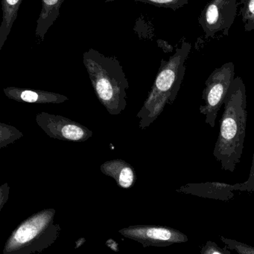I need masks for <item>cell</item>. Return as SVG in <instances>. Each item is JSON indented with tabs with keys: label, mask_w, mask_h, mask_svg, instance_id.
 I'll use <instances>...</instances> for the list:
<instances>
[{
	"label": "cell",
	"mask_w": 254,
	"mask_h": 254,
	"mask_svg": "<svg viewBox=\"0 0 254 254\" xmlns=\"http://www.w3.org/2000/svg\"><path fill=\"white\" fill-rule=\"evenodd\" d=\"M225 110L213 155L222 169L231 173L240 163L247 129L246 88L243 78L236 77L225 99Z\"/></svg>",
	"instance_id": "obj_1"
},
{
	"label": "cell",
	"mask_w": 254,
	"mask_h": 254,
	"mask_svg": "<svg viewBox=\"0 0 254 254\" xmlns=\"http://www.w3.org/2000/svg\"><path fill=\"white\" fill-rule=\"evenodd\" d=\"M83 58L97 98L112 116L120 114L126 107L128 89L120 63L92 49L84 53Z\"/></svg>",
	"instance_id": "obj_2"
},
{
	"label": "cell",
	"mask_w": 254,
	"mask_h": 254,
	"mask_svg": "<svg viewBox=\"0 0 254 254\" xmlns=\"http://www.w3.org/2000/svg\"><path fill=\"white\" fill-rule=\"evenodd\" d=\"M191 49L190 43L183 42L168 61L163 60L152 90L137 115L142 128L153 123L164 111L167 104H173L175 101L184 77L185 63Z\"/></svg>",
	"instance_id": "obj_3"
},
{
	"label": "cell",
	"mask_w": 254,
	"mask_h": 254,
	"mask_svg": "<svg viewBox=\"0 0 254 254\" xmlns=\"http://www.w3.org/2000/svg\"><path fill=\"white\" fill-rule=\"evenodd\" d=\"M235 79V65L228 62L216 68L205 82L202 99L204 105L200 107V113L205 116V122L212 128L216 126L218 113L225 104L227 95Z\"/></svg>",
	"instance_id": "obj_4"
},
{
	"label": "cell",
	"mask_w": 254,
	"mask_h": 254,
	"mask_svg": "<svg viewBox=\"0 0 254 254\" xmlns=\"http://www.w3.org/2000/svg\"><path fill=\"white\" fill-rule=\"evenodd\" d=\"M237 0H210L198 18L206 38H215L219 34L229 35L237 17Z\"/></svg>",
	"instance_id": "obj_5"
},
{
	"label": "cell",
	"mask_w": 254,
	"mask_h": 254,
	"mask_svg": "<svg viewBox=\"0 0 254 254\" xmlns=\"http://www.w3.org/2000/svg\"><path fill=\"white\" fill-rule=\"evenodd\" d=\"M37 122L48 135L60 140L83 141L92 136V131L85 127L62 116L41 113Z\"/></svg>",
	"instance_id": "obj_6"
},
{
	"label": "cell",
	"mask_w": 254,
	"mask_h": 254,
	"mask_svg": "<svg viewBox=\"0 0 254 254\" xmlns=\"http://www.w3.org/2000/svg\"><path fill=\"white\" fill-rule=\"evenodd\" d=\"M65 0H41L42 8L37 20L35 35L43 41L45 35L60 15L61 5Z\"/></svg>",
	"instance_id": "obj_7"
},
{
	"label": "cell",
	"mask_w": 254,
	"mask_h": 254,
	"mask_svg": "<svg viewBox=\"0 0 254 254\" xmlns=\"http://www.w3.org/2000/svg\"><path fill=\"white\" fill-rule=\"evenodd\" d=\"M101 170L107 176L116 179L122 188H128L132 186L135 179V173L132 167L122 161L106 162L101 167Z\"/></svg>",
	"instance_id": "obj_8"
},
{
	"label": "cell",
	"mask_w": 254,
	"mask_h": 254,
	"mask_svg": "<svg viewBox=\"0 0 254 254\" xmlns=\"http://www.w3.org/2000/svg\"><path fill=\"white\" fill-rule=\"evenodd\" d=\"M6 95L10 98L22 101L24 102L30 103H60L67 100V97L61 96L57 94L49 92H36L32 90H20L14 88L5 89Z\"/></svg>",
	"instance_id": "obj_9"
},
{
	"label": "cell",
	"mask_w": 254,
	"mask_h": 254,
	"mask_svg": "<svg viewBox=\"0 0 254 254\" xmlns=\"http://www.w3.org/2000/svg\"><path fill=\"white\" fill-rule=\"evenodd\" d=\"M22 0H2V20L0 25V50L2 49L11 31L14 21L17 17L18 10Z\"/></svg>",
	"instance_id": "obj_10"
},
{
	"label": "cell",
	"mask_w": 254,
	"mask_h": 254,
	"mask_svg": "<svg viewBox=\"0 0 254 254\" xmlns=\"http://www.w3.org/2000/svg\"><path fill=\"white\" fill-rule=\"evenodd\" d=\"M241 188V184L231 185L220 182H207L203 184H189L185 186V189L193 192H229L233 190H238Z\"/></svg>",
	"instance_id": "obj_11"
},
{
	"label": "cell",
	"mask_w": 254,
	"mask_h": 254,
	"mask_svg": "<svg viewBox=\"0 0 254 254\" xmlns=\"http://www.w3.org/2000/svg\"><path fill=\"white\" fill-rule=\"evenodd\" d=\"M40 224L39 222H29L22 225L18 229L14 236L15 240L19 243H25L32 240L40 231Z\"/></svg>",
	"instance_id": "obj_12"
},
{
	"label": "cell",
	"mask_w": 254,
	"mask_h": 254,
	"mask_svg": "<svg viewBox=\"0 0 254 254\" xmlns=\"http://www.w3.org/2000/svg\"><path fill=\"white\" fill-rule=\"evenodd\" d=\"M240 15L247 32L254 30V0H241Z\"/></svg>",
	"instance_id": "obj_13"
},
{
	"label": "cell",
	"mask_w": 254,
	"mask_h": 254,
	"mask_svg": "<svg viewBox=\"0 0 254 254\" xmlns=\"http://www.w3.org/2000/svg\"><path fill=\"white\" fill-rule=\"evenodd\" d=\"M116 0H106L107 1H113ZM136 1L147 3L160 7L171 8L173 10H177L180 7H184L189 4V0H134Z\"/></svg>",
	"instance_id": "obj_14"
},
{
	"label": "cell",
	"mask_w": 254,
	"mask_h": 254,
	"mask_svg": "<svg viewBox=\"0 0 254 254\" xmlns=\"http://www.w3.org/2000/svg\"><path fill=\"white\" fill-rule=\"evenodd\" d=\"M146 234L149 238L163 241H167L171 238V233L164 228H150L148 230Z\"/></svg>",
	"instance_id": "obj_15"
},
{
	"label": "cell",
	"mask_w": 254,
	"mask_h": 254,
	"mask_svg": "<svg viewBox=\"0 0 254 254\" xmlns=\"http://www.w3.org/2000/svg\"><path fill=\"white\" fill-rule=\"evenodd\" d=\"M240 190H247L254 191V153L253 157V161H252V168H251L250 175H249V179L245 183L241 184Z\"/></svg>",
	"instance_id": "obj_16"
},
{
	"label": "cell",
	"mask_w": 254,
	"mask_h": 254,
	"mask_svg": "<svg viewBox=\"0 0 254 254\" xmlns=\"http://www.w3.org/2000/svg\"><path fill=\"white\" fill-rule=\"evenodd\" d=\"M219 254V253H214V254Z\"/></svg>",
	"instance_id": "obj_17"
}]
</instances>
